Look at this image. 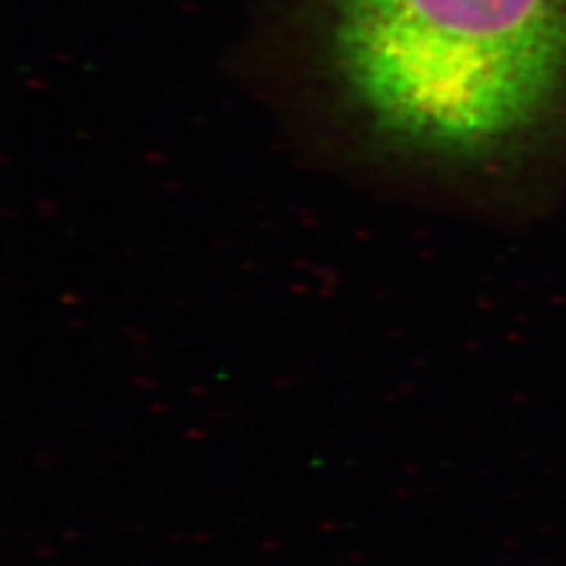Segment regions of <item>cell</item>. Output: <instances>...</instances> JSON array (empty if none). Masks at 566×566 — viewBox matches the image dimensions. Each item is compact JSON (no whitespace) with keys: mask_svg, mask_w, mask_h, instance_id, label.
I'll use <instances>...</instances> for the list:
<instances>
[{"mask_svg":"<svg viewBox=\"0 0 566 566\" xmlns=\"http://www.w3.org/2000/svg\"><path fill=\"white\" fill-rule=\"evenodd\" d=\"M344 91L388 142L472 158L546 114L566 78V0H332Z\"/></svg>","mask_w":566,"mask_h":566,"instance_id":"cell-1","label":"cell"}]
</instances>
